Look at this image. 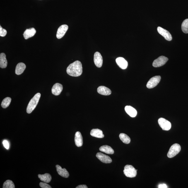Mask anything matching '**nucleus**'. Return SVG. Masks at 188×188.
Listing matches in <instances>:
<instances>
[{
	"instance_id": "obj_13",
	"label": "nucleus",
	"mask_w": 188,
	"mask_h": 188,
	"mask_svg": "<svg viewBox=\"0 0 188 188\" xmlns=\"http://www.w3.org/2000/svg\"><path fill=\"white\" fill-rule=\"evenodd\" d=\"M75 145L78 147H81L83 144V137L81 133L78 131L75 134Z\"/></svg>"
},
{
	"instance_id": "obj_22",
	"label": "nucleus",
	"mask_w": 188,
	"mask_h": 188,
	"mask_svg": "<svg viewBox=\"0 0 188 188\" xmlns=\"http://www.w3.org/2000/svg\"><path fill=\"white\" fill-rule=\"evenodd\" d=\"M100 151L107 154H112L114 153V150L110 146L108 145H104L99 148Z\"/></svg>"
},
{
	"instance_id": "obj_21",
	"label": "nucleus",
	"mask_w": 188,
	"mask_h": 188,
	"mask_svg": "<svg viewBox=\"0 0 188 188\" xmlns=\"http://www.w3.org/2000/svg\"><path fill=\"white\" fill-rule=\"evenodd\" d=\"M7 65L8 61L5 54L4 53H1L0 54V67L1 68H6Z\"/></svg>"
},
{
	"instance_id": "obj_8",
	"label": "nucleus",
	"mask_w": 188,
	"mask_h": 188,
	"mask_svg": "<svg viewBox=\"0 0 188 188\" xmlns=\"http://www.w3.org/2000/svg\"><path fill=\"white\" fill-rule=\"evenodd\" d=\"M157 30L161 35L165 38L166 40L167 41H171L172 40V37L171 34L168 31L165 30L161 27H158L157 28Z\"/></svg>"
},
{
	"instance_id": "obj_32",
	"label": "nucleus",
	"mask_w": 188,
	"mask_h": 188,
	"mask_svg": "<svg viewBox=\"0 0 188 188\" xmlns=\"http://www.w3.org/2000/svg\"><path fill=\"white\" fill-rule=\"evenodd\" d=\"M88 187H87V186L85 185H80L77 186L76 188H88Z\"/></svg>"
},
{
	"instance_id": "obj_30",
	"label": "nucleus",
	"mask_w": 188,
	"mask_h": 188,
	"mask_svg": "<svg viewBox=\"0 0 188 188\" xmlns=\"http://www.w3.org/2000/svg\"><path fill=\"white\" fill-rule=\"evenodd\" d=\"M3 143L5 148H6L7 150L9 149L10 147L9 143L7 140H4L3 142Z\"/></svg>"
},
{
	"instance_id": "obj_10",
	"label": "nucleus",
	"mask_w": 188,
	"mask_h": 188,
	"mask_svg": "<svg viewBox=\"0 0 188 188\" xmlns=\"http://www.w3.org/2000/svg\"><path fill=\"white\" fill-rule=\"evenodd\" d=\"M68 29V26L67 25H64L60 27L56 33V37L58 39H61L64 37Z\"/></svg>"
},
{
	"instance_id": "obj_26",
	"label": "nucleus",
	"mask_w": 188,
	"mask_h": 188,
	"mask_svg": "<svg viewBox=\"0 0 188 188\" xmlns=\"http://www.w3.org/2000/svg\"><path fill=\"white\" fill-rule=\"evenodd\" d=\"M3 188H15L14 184L12 181L8 180H7L3 184Z\"/></svg>"
},
{
	"instance_id": "obj_19",
	"label": "nucleus",
	"mask_w": 188,
	"mask_h": 188,
	"mask_svg": "<svg viewBox=\"0 0 188 188\" xmlns=\"http://www.w3.org/2000/svg\"><path fill=\"white\" fill-rule=\"evenodd\" d=\"M26 66L23 63H19L17 64L16 68H15V73L17 75H20L23 73L24 71Z\"/></svg>"
},
{
	"instance_id": "obj_28",
	"label": "nucleus",
	"mask_w": 188,
	"mask_h": 188,
	"mask_svg": "<svg viewBox=\"0 0 188 188\" xmlns=\"http://www.w3.org/2000/svg\"><path fill=\"white\" fill-rule=\"evenodd\" d=\"M7 33V32L5 30L3 29L1 25L0 26V36L1 37H4Z\"/></svg>"
},
{
	"instance_id": "obj_16",
	"label": "nucleus",
	"mask_w": 188,
	"mask_h": 188,
	"mask_svg": "<svg viewBox=\"0 0 188 188\" xmlns=\"http://www.w3.org/2000/svg\"><path fill=\"white\" fill-rule=\"evenodd\" d=\"M36 33V30L34 28L27 29L24 32L23 35L25 40H27L30 37H33Z\"/></svg>"
},
{
	"instance_id": "obj_29",
	"label": "nucleus",
	"mask_w": 188,
	"mask_h": 188,
	"mask_svg": "<svg viewBox=\"0 0 188 188\" xmlns=\"http://www.w3.org/2000/svg\"><path fill=\"white\" fill-rule=\"evenodd\" d=\"M40 187L42 188H51L52 187L46 183L40 182Z\"/></svg>"
},
{
	"instance_id": "obj_20",
	"label": "nucleus",
	"mask_w": 188,
	"mask_h": 188,
	"mask_svg": "<svg viewBox=\"0 0 188 188\" xmlns=\"http://www.w3.org/2000/svg\"><path fill=\"white\" fill-rule=\"evenodd\" d=\"M90 134L94 137L98 138H103L104 137L102 131L98 129L92 130L91 131Z\"/></svg>"
},
{
	"instance_id": "obj_2",
	"label": "nucleus",
	"mask_w": 188,
	"mask_h": 188,
	"mask_svg": "<svg viewBox=\"0 0 188 188\" xmlns=\"http://www.w3.org/2000/svg\"><path fill=\"white\" fill-rule=\"evenodd\" d=\"M40 96L41 95L40 93H37L30 100L27 108V112L28 114L31 113L35 108L38 104Z\"/></svg>"
},
{
	"instance_id": "obj_31",
	"label": "nucleus",
	"mask_w": 188,
	"mask_h": 188,
	"mask_svg": "<svg viewBox=\"0 0 188 188\" xmlns=\"http://www.w3.org/2000/svg\"><path fill=\"white\" fill-rule=\"evenodd\" d=\"M158 188H167V186L166 184H160L158 186Z\"/></svg>"
},
{
	"instance_id": "obj_17",
	"label": "nucleus",
	"mask_w": 188,
	"mask_h": 188,
	"mask_svg": "<svg viewBox=\"0 0 188 188\" xmlns=\"http://www.w3.org/2000/svg\"><path fill=\"white\" fill-rule=\"evenodd\" d=\"M97 91L100 95H110L112 93L111 91L109 88L103 86L99 87L97 89Z\"/></svg>"
},
{
	"instance_id": "obj_9",
	"label": "nucleus",
	"mask_w": 188,
	"mask_h": 188,
	"mask_svg": "<svg viewBox=\"0 0 188 188\" xmlns=\"http://www.w3.org/2000/svg\"><path fill=\"white\" fill-rule=\"evenodd\" d=\"M94 61L97 67H102L103 63V59L102 56L99 52H96L95 53L94 56Z\"/></svg>"
},
{
	"instance_id": "obj_15",
	"label": "nucleus",
	"mask_w": 188,
	"mask_h": 188,
	"mask_svg": "<svg viewBox=\"0 0 188 188\" xmlns=\"http://www.w3.org/2000/svg\"><path fill=\"white\" fill-rule=\"evenodd\" d=\"M116 61L118 65L121 69H125L127 68L128 63L124 58L122 57L117 58L116 60Z\"/></svg>"
},
{
	"instance_id": "obj_1",
	"label": "nucleus",
	"mask_w": 188,
	"mask_h": 188,
	"mask_svg": "<svg viewBox=\"0 0 188 188\" xmlns=\"http://www.w3.org/2000/svg\"><path fill=\"white\" fill-rule=\"evenodd\" d=\"M67 73L72 76L78 77L83 72L82 66L79 61H76L70 64L67 68Z\"/></svg>"
},
{
	"instance_id": "obj_14",
	"label": "nucleus",
	"mask_w": 188,
	"mask_h": 188,
	"mask_svg": "<svg viewBox=\"0 0 188 188\" xmlns=\"http://www.w3.org/2000/svg\"><path fill=\"white\" fill-rule=\"evenodd\" d=\"M56 171L59 175L63 177L67 178L69 177V173L65 168H62V167L58 165H56Z\"/></svg>"
},
{
	"instance_id": "obj_4",
	"label": "nucleus",
	"mask_w": 188,
	"mask_h": 188,
	"mask_svg": "<svg viewBox=\"0 0 188 188\" xmlns=\"http://www.w3.org/2000/svg\"><path fill=\"white\" fill-rule=\"evenodd\" d=\"M181 150V146L178 143H175L171 147L167 153V156L169 158H173L179 153Z\"/></svg>"
},
{
	"instance_id": "obj_18",
	"label": "nucleus",
	"mask_w": 188,
	"mask_h": 188,
	"mask_svg": "<svg viewBox=\"0 0 188 188\" xmlns=\"http://www.w3.org/2000/svg\"><path fill=\"white\" fill-rule=\"evenodd\" d=\"M125 110L127 114L132 117H135L137 115V111L131 106H126L125 107Z\"/></svg>"
},
{
	"instance_id": "obj_3",
	"label": "nucleus",
	"mask_w": 188,
	"mask_h": 188,
	"mask_svg": "<svg viewBox=\"0 0 188 188\" xmlns=\"http://www.w3.org/2000/svg\"><path fill=\"white\" fill-rule=\"evenodd\" d=\"M137 170L133 166L127 165L124 167V172L126 176L129 178H134L136 176Z\"/></svg>"
},
{
	"instance_id": "obj_5",
	"label": "nucleus",
	"mask_w": 188,
	"mask_h": 188,
	"mask_svg": "<svg viewBox=\"0 0 188 188\" xmlns=\"http://www.w3.org/2000/svg\"><path fill=\"white\" fill-rule=\"evenodd\" d=\"M158 124L163 130L168 131L172 127L171 123L163 118H160L158 119Z\"/></svg>"
},
{
	"instance_id": "obj_11",
	"label": "nucleus",
	"mask_w": 188,
	"mask_h": 188,
	"mask_svg": "<svg viewBox=\"0 0 188 188\" xmlns=\"http://www.w3.org/2000/svg\"><path fill=\"white\" fill-rule=\"evenodd\" d=\"M96 157L101 161L105 163H109L112 162V160L109 156L102 153L97 154Z\"/></svg>"
},
{
	"instance_id": "obj_27",
	"label": "nucleus",
	"mask_w": 188,
	"mask_h": 188,
	"mask_svg": "<svg viewBox=\"0 0 188 188\" xmlns=\"http://www.w3.org/2000/svg\"><path fill=\"white\" fill-rule=\"evenodd\" d=\"M182 30L184 33H188V19H186L183 22L182 25Z\"/></svg>"
},
{
	"instance_id": "obj_12",
	"label": "nucleus",
	"mask_w": 188,
	"mask_h": 188,
	"mask_svg": "<svg viewBox=\"0 0 188 188\" xmlns=\"http://www.w3.org/2000/svg\"><path fill=\"white\" fill-rule=\"evenodd\" d=\"M62 90V85L59 83H56L52 87V92L53 95H58L61 93Z\"/></svg>"
},
{
	"instance_id": "obj_6",
	"label": "nucleus",
	"mask_w": 188,
	"mask_h": 188,
	"mask_svg": "<svg viewBox=\"0 0 188 188\" xmlns=\"http://www.w3.org/2000/svg\"><path fill=\"white\" fill-rule=\"evenodd\" d=\"M161 77L160 76L153 77L149 80L146 86L148 89L154 88L159 83Z\"/></svg>"
},
{
	"instance_id": "obj_24",
	"label": "nucleus",
	"mask_w": 188,
	"mask_h": 188,
	"mask_svg": "<svg viewBox=\"0 0 188 188\" xmlns=\"http://www.w3.org/2000/svg\"><path fill=\"white\" fill-rule=\"evenodd\" d=\"M119 137L121 141L126 144H129L130 142V138L126 134L121 133L119 134Z\"/></svg>"
},
{
	"instance_id": "obj_7",
	"label": "nucleus",
	"mask_w": 188,
	"mask_h": 188,
	"mask_svg": "<svg viewBox=\"0 0 188 188\" xmlns=\"http://www.w3.org/2000/svg\"><path fill=\"white\" fill-rule=\"evenodd\" d=\"M168 60L167 57L163 56H160L153 61V66L154 67H160L165 65Z\"/></svg>"
},
{
	"instance_id": "obj_25",
	"label": "nucleus",
	"mask_w": 188,
	"mask_h": 188,
	"mask_svg": "<svg viewBox=\"0 0 188 188\" xmlns=\"http://www.w3.org/2000/svg\"><path fill=\"white\" fill-rule=\"evenodd\" d=\"M11 101V99L10 97H6L1 102V106L3 108H7L9 106Z\"/></svg>"
},
{
	"instance_id": "obj_23",
	"label": "nucleus",
	"mask_w": 188,
	"mask_h": 188,
	"mask_svg": "<svg viewBox=\"0 0 188 188\" xmlns=\"http://www.w3.org/2000/svg\"><path fill=\"white\" fill-rule=\"evenodd\" d=\"M38 177L40 180L43 182L46 183H49L52 179V177L50 174L48 173H46L44 175H40L39 174Z\"/></svg>"
}]
</instances>
